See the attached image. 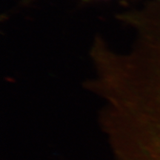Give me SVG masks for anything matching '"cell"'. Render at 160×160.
Here are the masks:
<instances>
[{
  "mask_svg": "<svg viewBox=\"0 0 160 160\" xmlns=\"http://www.w3.org/2000/svg\"><path fill=\"white\" fill-rule=\"evenodd\" d=\"M142 125L143 160H160V92L144 109Z\"/></svg>",
  "mask_w": 160,
  "mask_h": 160,
  "instance_id": "6da1fadb",
  "label": "cell"
},
{
  "mask_svg": "<svg viewBox=\"0 0 160 160\" xmlns=\"http://www.w3.org/2000/svg\"><path fill=\"white\" fill-rule=\"evenodd\" d=\"M83 1H90V0H83Z\"/></svg>",
  "mask_w": 160,
  "mask_h": 160,
  "instance_id": "7a4b0ae2",
  "label": "cell"
}]
</instances>
